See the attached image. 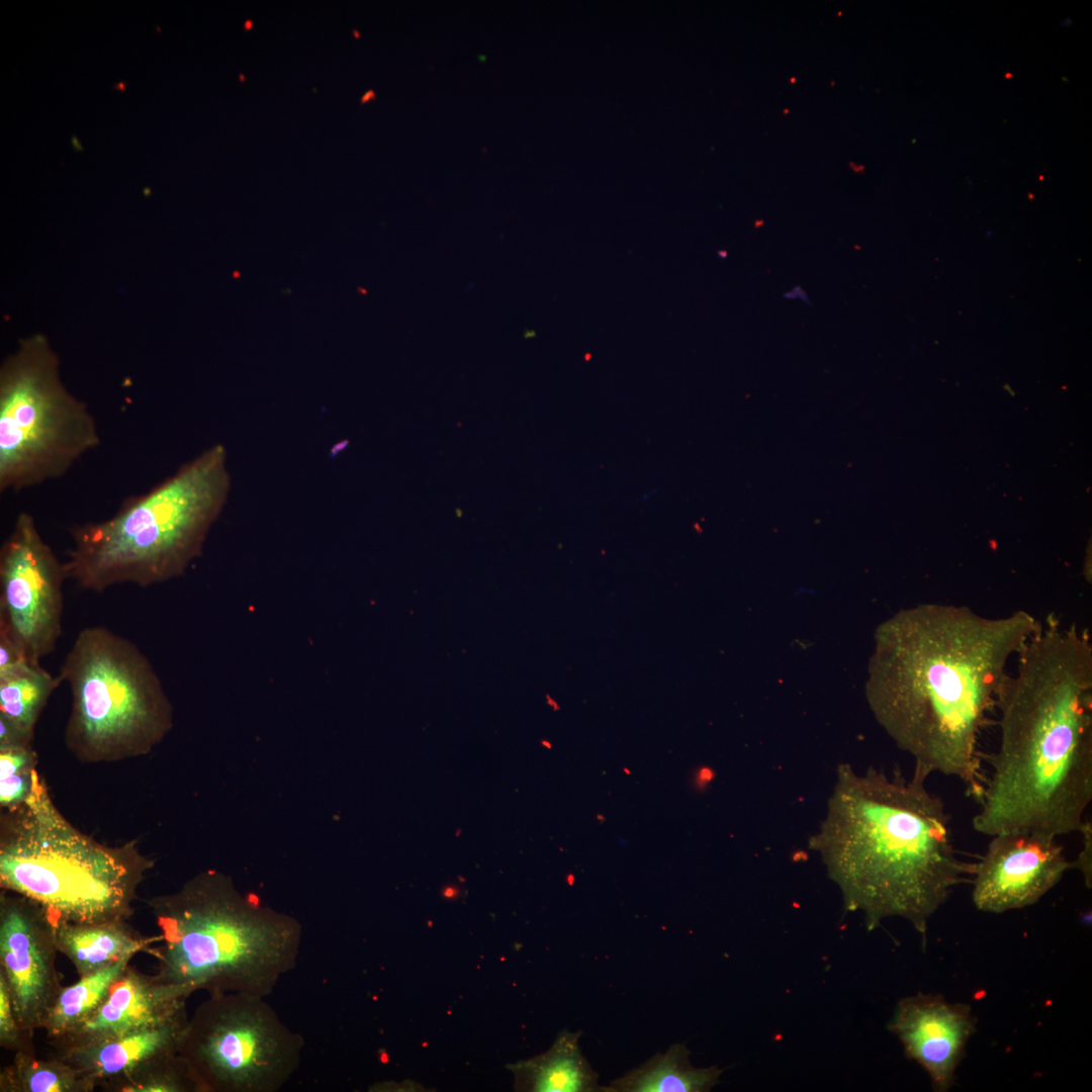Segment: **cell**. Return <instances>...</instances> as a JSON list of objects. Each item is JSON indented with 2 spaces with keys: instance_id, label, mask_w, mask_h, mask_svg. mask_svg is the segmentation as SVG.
Returning a JSON list of instances; mask_svg holds the SVG:
<instances>
[{
  "instance_id": "cb8c5ba5",
  "label": "cell",
  "mask_w": 1092,
  "mask_h": 1092,
  "mask_svg": "<svg viewBox=\"0 0 1092 1092\" xmlns=\"http://www.w3.org/2000/svg\"><path fill=\"white\" fill-rule=\"evenodd\" d=\"M32 1034L19 1025L13 1010L9 988L0 971V1045L14 1052L35 1053Z\"/></svg>"
},
{
  "instance_id": "5bb4252c",
  "label": "cell",
  "mask_w": 1092,
  "mask_h": 1092,
  "mask_svg": "<svg viewBox=\"0 0 1092 1092\" xmlns=\"http://www.w3.org/2000/svg\"><path fill=\"white\" fill-rule=\"evenodd\" d=\"M192 993L187 987L168 983L158 974L146 975L129 965L87 1020L48 1042L53 1053L64 1052L160 1024L186 1010V999Z\"/></svg>"
},
{
  "instance_id": "4dcf8cb0",
  "label": "cell",
  "mask_w": 1092,
  "mask_h": 1092,
  "mask_svg": "<svg viewBox=\"0 0 1092 1092\" xmlns=\"http://www.w3.org/2000/svg\"><path fill=\"white\" fill-rule=\"evenodd\" d=\"M251 25H252V22H251L250 20H248V21H247V22L245 23V28H246V29H249V28L251 27Z\"/></svg>"
},
{
  "instance_id": "d4e9b609",
  "label": "cell",
  "mask_w": 1092,
  "mask_h": 1092,
  "mask_svg": "<svg viewBox=\"0 0 1092 1092\" xmlns=\"http://www.w3.org/2000/svg\"><path fill=\"white\" fill-rule=\"evenodd\" d=\"M1082 836L1083 846L1077 859L1074 860V869L1079 870L1084 878L1085 884L1088 888L1092 886V824L1090 820L1085 819L1080 831Z\"/></svg>"
},
{
  "instance_id": "3957f363",
  "label": "cell",
  "mask_w": 1092,
  "mask_h": 1092,
  "mask_svg": "<svg viewBox=\"0 0 1092 1092\" xmlns=\"http://www.w3.org/2000/svg\"><path fill=\"white\" fill-rule=\"evenodd\" d=\"M929 774L914 766L910 779L874 767L858 774L836 768L826 812L809 848L838 886L844 908L862 913L873 930L902 917L925 935L931 916L952 890L973 876L960 858L944 803L926 787Z\"/></svg>"
},
{
  "instance_id": "83f0119b",
  "label": "cell",
  "mask_w": 1092,
  "mask_h": 1092,
  "mask_svg": "<svg viewBox=\"0 0 1092 1092\" xmlns=\"http://www.w3.org/2000/svg\"><path fill=\"white\" fill-rule=\"evenodd\" d=\"M72 145H73V147H74V149H75L76 151H78V152H82V151H83V147L81 146V144H80L79 140H78V139H77V136H75V135H73V136H72Z\"/></svg>"
},
{
  "instance_id": "8fae6325",
  "label": "cell",
  "mask_w": 1092,
  "mask_h": 1092,
  "mask_svg": "<svg viewBox=\"0 0 1092 1092\" xmlns=\"http://www.w3.org/2000/svg\"><path fill=\"white\" fill-rule=\"evenodd\" d=\"M54 916L13 892L0 893V971L17 1021L33 1033L43 1027L64 987L56 968Z\"/></svg>"
},
{
  "instance_id": "ac0fdd59",
  "label": "cell",
  "mask_w": 1092,
  "mask_h": 1092,
  "mask_svg": "<svg viewBox=\"0 0 1092 1092\" xmlns=\"http://www.w3.org/2000/svg\"><path fill=\"white\" fill-rule=\"evenodd\" d=\"M685 1043L671 1045L640 1067L612 1081L605 1092H707L718 1084L717 1066L696 1068Z\"/></svg>"
},
{
  "instance_id": "5b68a950",
  "label": "cell",
  "mask_w": 1092,
  "mask_h": 1092,
  "mask_svg": "<svg viewBox=\"0 0 1092 1092\" xmlns=\"http://www.w3.org/2000/svg\"><path fill=\"white\" fill-rule=\"evenodd\" d=\"M228 453L207 448L110 518L71 527L64 568L86 590L148 587L182 575L200 556L231 490Z\"/></svg>"
},
{
  "instance_id": "1f68e13d",
  "label": "cell",
  "mask_w": 1092,
  "mask_h": 1092,
  "mask_svg": "<svg viewBox=\"0 0 1092 1092\" xmlns=\"http://www.w3.org/2000/svg\"><path fill=\"white\" fill-rule=\"evenodd\" d=\"M459 833H461V829H458V830H457V832H456V836H459Z\"/></svg>"
},
{
  "instance_id": "2e32d148",
  "label": "cell",
  "mask_w": 1092,
  "mask_h": 1092,
  "mask_svg": "<svg viewBox=\"0 0 1092 1092\" xmlns=\"http://www.w3.org/2000/svg\"><path fill=\"white\" fill-rule=\"evenodd\" d=\"M54 930L59 952L72 962L79 978L102 971L160 940V935L143 937L126 920L73 923L54 916Z\"/></svg>"
},
{
  "instance_id": "7402d4cb",
  "label": "cell",
  "mask_w": 1092,
  "mask_h": 1092,
  "mask_svg": "<svg viewBox=\"0 0 1092 1092\" xmlns=\"http://www.w3.org/2000/svg\"><path fill=\"white\" fill-rule=\"evenodd\" d=\"M99 1087L108 1092H202L195 1074L179 1053L152 1058Z\"/></svg>"
},
{
  "instance_id": "9c48e42d",
  "label": "cell",
  "mask_w": 1092,
  "mask_h": 1092,
  "mask_svg": "<svg viewBox=\"0 0 1092 1092\" xmlns=\"http://www.w3.org/2000/svg\"><path fill=\"white\" fill-rule=\"evenodd\" d=\"M303 1046L265 997L228 992L196 1007L179 1055L202 1092H277L299 1068Z\"/></svg>"
},
{
  "instance_id": "4fadbf2b",
  "label": "cell",
  "mask_w": 1092,
  "mask_h": 1092,
  "mask_svg": "<svg viewBox=\"0 0 1092 1092\" xmlns=\"http://www.w3.org/2000/svg\"><path fill=\"white\" fill-rule=\"evenodd\" d=\"M976 1024L969 1005L918 993L897 1003L888 1029L900 1039L906 1056L926 1071L932 1088L944 1092L956 1081Z\"/></svg>"
},
{
  "instance_id": "ffe728a7",
  "label": "cell",
  "mask_w": 1092,
  "mask_h": 1092,
  "mask_svg": "<svg viewBox=\"0 0 1092 1092\" xmlns=\"http://www.w3.org/2000/svg\"><path fill=\"white\" fill-rule=\"evenodd\" d=\"M133 956H124L112 966L63 987L42 1027L47 1039L58 1037L87 1020L105 1000Z\"/></svg>"
},
{
  "instance_id": "f1b7e54d",
  "label": "cell",
  "mask_w": 1092,
  "mask_h": 1092,
  "mask_svg": "<svg viewBox=\"0 0 1092 1092\" xmlns=\"http://www.w3.org/2000/svg\"><path fill=\"white\" fill-rule=\"evenodd\" d=\"M113 87H114V88H115L116 90H121V91H123V90H125V87H126V83H125V82H120V83L114 84V85H113Z\"/></svg>"
},
{
  "instance_id": "6da1fadb",
  "label": "cell",
  "mask_w": 1092,
  "mask_h": 1092,
  "mask_svg": "<svg viewBox=\"0 0 1092 1092\" xmlns=\"http://www.w3.org/2000/svg\"><path fill=\"white\" fill-rule=\"evenodd\" d=\"M1038 624L1024 610L991 618L967 606L925 603L878 627L866 698L914 766L954 777L980 798V732L1010 658Z\"/></svg>"
},
{
  "instance_id": "7c38bea8",
  "label": "cell",
  "mask_w": 1092,
  "mask_h": 1092,
  "mask_svg": "<svg viewBox=\"0 0 1092 1092\" xmlns=\"http://www.w3.org/2000/svg\"><path fill=\"white\" fill-rule=\"evenodd\" d=\"M991 837L973 874V902L983 912L1033 905L1074 869L1054 834L1017 828Z\"/></svg>"
},
{
  "instance_id": "603a6c76",
  "label": "cell",
  "mask_w": 1092,
  "mask_h": 1092,
  "mask_svg": "<svg viewBox=\"0 0 1092 1092\" xmlns=\"http://www.w3.org/2000/svg\"><path fill=\"white\" fill-rule=\"evenodd\" d=\"M37 755L31 745L0 748L1 811L23 805L30 795Z\"/></svg>"
},
{
  "instance_id": "52a82bcc",
  "label": "cell",
  "mask_w": 1092,
  "mask_h": 1092,
  "mask_svg": "<svg viewBox=\"0 0 1092 1092\" xmlns=\"http://www.w3.org/2000/svg\"><path fill=\"white\" fill-rule=\"evenodd\" d=\"M70 688L69 751L85 763L150 753L173 727V708L148 657L102 627L82 629L58 675Z\"/></svg>"
},
{
  "instance_id": "e0dca14e",
  "label": "cell",
  "mask_w": 1092,
  "mask_h": 1092,
  "mask_svg": "<svg viewBox=\"0 0 1092 1092\" xmlns=\"http://www.w3.org/2000/svg\"><path fill=\"white\" fill-rule=\"evenodd\" d=\"M581 1031L562 1030L545 1053L509 1064L515 1090L525 1092H605L599 1074L578 1044Z\"/></svg>"
},
{
  "instance_id": "f546056e",
  "label": "cell",
  "mask_w": 1092,
  "mask_h": 1092,
  "mask_svg": "<svg viewBox=\"0 0 1092 1092\" xmlns=\"http://www.w3.org/2000/svg\"><path fill=\"white\" fill-rule=\"evenodd\" d=\"M372 97H374V93H373L372 91H369V92H367V93L365 94V96H364V97L362 98V102H365V101H367L368 99H370V98H372Z\"/></svg>"
},
{
  "instance_id": "9a60e30c",
  "label": "cell",
  "mask_w": 1092,
  "mask_h": 1092,
  "mask_svg": "<svg viewBox=\"0 0 1092 1092\" xmlns=\"http://www.w3.org/2000/svg\"><path fill=\"white\" fill-rule=\"evenodd\" d=\"M189 1018L186 1010L173 1018L122 1036L64 1052L52 1053L99 1087L146 1061L179 1053Z\"/></svg>"
},
{
  "instance_id": "484cf974",
  "label": "cell",
  "mask_w": 1092,
  "mask_h": 1092,
  "mask_svg": "<svg viewBox=\"0 0 1092 1092\" xmlns=\"http://www.w3.org/2000/svg\"><path fill=\"white\" fill-rule=\"evenodd\" d=\"M32 739L13 723L0 716V748L31 745Z\"/></svg>"
},
{
  "instance_id": "30bf717a",
  "label": "cell",
  "mask_w": 1092,
  "mask_h": 1092,
  "mask_svg": "<svg viewBox=\"0 0 1092 1092\" xmlns=\"http://www.w3.org/2000/svg\"><path fill=\"white\" fill-rule=\"evenodd\" d=\"M64 562L21 512L0 548V631L39 664L62 635Z\"/></svg>"
},
{
  "instance_id": "ba28073f",
  "label": "cell",
  "mask_w": 1092,
  "mask_h": 1092,
  "mask_svg": "<svg viewBox=\"0 0 1092 1092\" xmlns=\"http://www.w3.org/2000/svg\"><path fill=\"white\" fill-rule=\"evenodd\" d=\"M100 442L87 404L64 385L48 339L21 340L0 367V491L58 479Z\"/></svg>"
},
{
  "instance_id": "277c9868",
  "label": "cell",
  "mask_w": 1092,
  "mask_h": 1092,
  "mask_svg": "<svg viewBox=\"0 0 1092 1092\" xmlns=\"http://www.w3.org/2000/svg\"><path fill=\"white\" fill-rule=\"evenodd\" d=\"M148 905L161 931L150 950L168 983L266 998L296 967L300 923L243 895L220 872H202Z\"/></svg>"
},
{
  "instance_id": "8992f818",
  "label": "cell",
  "mask_w": 1092,
  "mask_h": 1092,
  "mask_svg": "<svg viewBox=\"0 0 1092 1092\" xmlns=\"http://www.w3.org/2000/svg\"><path fill=\"white\" fill-rule=\"evenodd\" d=\"M154 861L135 840L107 845L75 827L33 772L26 802L0 816V887L73 923L127 920Z\"/></svg>"
},
{
  "instance_id": "44dd1931",
  "label": "cell",
  "mask_w": 1092,
  "mask_h": 1092,
  "mask_svg": "<svg viewBox=\"0 0 1092 1092\" xmlns=\"http://www.w3.org/2000/svg\"><path fill=\"white\" fill-rule=\"evenodd\" d=\"M96 1085L63 1060L15 1052L0 1072V1092H92Z\"/></svg>"
},
{
  "instance_id": "4316f807",
  "label": "cell",
  "mask_w": 1092,
  "mask_h": 1092,
  "mask_svg": "<svg viewBox=\"0 0 1092 1092\" xmlns=\"http://www.w3.org/2000/svg\"><path fill=\"white\" fill-rule=\"evenodd\" d=\"M22 661L28 660L14 642L4 632L0 631V670Z\"/></svg>"
},
{
  "instance_id": "7a4b0ae2",
  "label": "cell",
  "mask_w": 1092,
  "mask_h": 1092,
  "mask_svg": "<svg viewBox=\"0 0 1092 1092\" xmlns=\"http://www.w3.org/2000/svg\"><path fill=\"white\" fill-rule=\"evenodd\" d=\"M997 696L1000 742L974 829L1079 832L1092 800V642L1055 616L1017 653Z\"/></svg>"
},
{
  "instance_id": "d6986e66",
  "label": "cell",
  "mask_w": 1092,
  "mask_h": 1092,
  "mask_svg": "<svg viewBox=\"0 0 1092 1092\" xmlns=\"http://www.w3.org/2000/svg\"><path fill=\"white\" fill-rule=\"evenodd\" d=\"M60 682L59 676L28 661L0 670V716L33 738L37 720Z\"/></svg>"
}]
</instances>
